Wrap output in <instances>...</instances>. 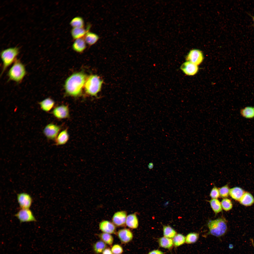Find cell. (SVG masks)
<instances>
[{
    "label": "cell",
    "mask_w": 254,
    "mask_h": 254,
    "mask_svg": "<svg viewBox=\"0 0 254 254\" xmlns=\"http://www.w3.org/2000/svg\"><path fill=\"white\" fill-rule=\"evenodd\" d=\"M87 77L82 72L75 73L66 80L64 88L66 95L74 97H77L82 95Z\"/></svg>",
    "instance_id": "cell-1"
},
{
    "label": "cell",
    "mask_w": 254,
    "mask_h": 254,
    "mask_svg": "<svg viewBox=\"0 0 254 254\" xmlns=\"http://www.w3.org/2000/svg\"><path fill=\"white\" fill-rule=\"evenodd\" d=\"M103 83V80L98 75H89L87 77L84 86L86 93L91 96H97L101 90Z\"/></svg>",
    "instance_id": "cell-2"
},
{
    "label": "cell",
    "mask_w": 254,
    "mask_h": 254,
    "mask_svg": "<svg viewBox=\"0 0 254 254\" xmlns=\"http://www.w3.org/2000/svg\"><path fill=\"white\" fill-rule=\"evenodd\" d=\"M26 74L24 65L16 59L9 70L8 76L9 80L17 83H21Z\"/></svg>",
    "instance_id": "cell-3"
},
{
    "label": "cell",
    "mask_w": 254,
    "mask_h": 254,
    "mask_svg": "<svg viewBox=\"0 0 254 254\" xmlns=\"http://www.w3.org/2000/svg\"><path fill=\"white\" fill-rule=\"evenodd\" d=\"M19 53V49L17 47L8 48L1 52L0 56L3 65L1 75L9 66L14 62Z\"/></svg>",
    "instance_id": "cell-4"
},
{
    "label": "cell",
    "mask_w": 254,
    "mask_h": 254,
    "mask_svg": "<svg viewBox=\"0 0 254 254\" xmlns=\"http://www.w3.org/2000/svg\"><path fill=\"white\" fill-rule=\"evenodd\" d=\"M207 225L210 233L216 237H220L224 235L227 229L226 220L222 217L209 221Z\"/></svg>",
    "instance_id": "cell-5"
},
{
    "label": "cell",
    "mask_w": 254,
    "mask_h": 254,
    "mask_svg": "<svg viewBox=\"0 0 254 254\" xmlns=\"http://www.w3.org/2000/svg\"><path fill=\"white\" fill-rule=\"evenodd\" d=\"M62 127L60 125L51 123L47 124L44 128V134L48 139L50 140L55 139L60 131Z\"/></svg>",
    "instance_id": "cell-6"
},
{
    "label": "cell",
    "mask_w": 254,
    "mask_h": 254,
    "mask_svg": "<svg viewBox=\"0 0 254 254\" xmlns=\"http://www.w3.org/2000/svg\"><path fill=\"white\" fill-rule=\"evenodd\" d=\"M52 113L55 118L59 119H69L70 117L68 106L65 104H62L55 107Z\"/></svg>",
    "instance_id": "cell-7"
},
{
    "label": "cell",
    "mask_w": 254,
    "mask_h": 254,
    "mask_svg": "<svg viewBox=\"0 0 254 254\" xmlns=\"http://www.w3.org/2000/svg\"><path fill=\"white\" fill-rule=\"evenodd\" d=\"M15 216L20 223L36 221L32 211L29 209H21Z\"/></svg>",
    "instance_id": "cell-8"
},
{
    "label": "cell",
    "mask_w": 254,
    "mask_h": 254,
    "mask_svg": "<svg viewBox=\"0 0 254 254\" xmlns=\"http://www.w3.org/2000/svg\"><path fill=\"white\" fill-rule=\"evenodd\" d=\"M127 213L125 211H117L114 213L112 218V222L116 226L124 227L126 226Z\"/></svg>",
    "instance_id": "cell-9"
},
{
    "label": "cell",
    "mask_w": 254,
    "mask_h": 254,
    "mask_svg": "<svg viewBox=\"0 0 254 254\" xmlns=\"http://www.w3.org/2000/svg\"><path fill=\"white\" fill-rule=\"evenodd\" d=\"M186 58L187 61L197 65L202 62L203 56V53L201 51L194 49L190 51L187 56Z\"/></svg>",
    "instance_id": "cell-10"
},
{
    "label": "cell",
    "mask_w": 254,
    "mask_h": 254,
    "mask_svg": "<svg viewBox=\"0 0 254 254\" xmlns=\"http://www.w3.org/2000/svg\"><path fill=\"white\" fill-rule=\"evenodd\" d=\"M17 199L21 209H29L32 202L31 196L27 193L23 192L17 195Z\"/></svg>",
    "instance_id": "cell-11"
},
{
    "label": "cell",
    "mask_w": 254,
    "mask_h": 254,
    "mask_svg": "<svg viewBox=\"0 0 254 254\" xmlns=\"http://www.w3.org/2000/svg\"><path fill=\"white\" fill-rule=\"evenodd\" d=\"M116 234L120 242L123 244L129 243L132 240L133 238V235L131 231L126 228L119 230L117 232Z\"/></svg>",
    "instance_id": "cell-12"
},
{
    "label": "cell",
    "mask_w": 254,
    "mask_h": 254,
    "mask_svg": "<svg viewBox=\"0 0 254 254\" xmlns=\"http://www.w3.org/2000/svg\"><path fill=\"white\" fill-rule=\"evenodd\" d=\"M116 226L112 222L107 220L101 221L99 224V229L102 232L111 234H116Z\"/></svg>",
    "instance_id": "cell-13"
},
{
    "label": "cell",
    "mask_w": 254,
    "mask_h": 254,
    "mask_svg": "<svg viewBox=\"0 0 254 254\" xmlns=\"http://www.w3.org/2000/svg\"><path fill=\"white\" fill-rule=\"evenodd\" d=\"M181 69L186 75H193L198 72V67L197 65L187 61L182 64L181 67Z\"/></svg>",
    "instance_id": "cell-14"
},
{
    "label": "cell",
    "mask_w": 254,
    "mask_h": 254,
    "mask_svg": "<svg viewBox=\"0 0 254 254\" xmlns=\"http://www.w3.org/2000/svg\"><path fill=\"white\" fill-rule=\"evenodd\" d=\"M69 135L67 128L61 131L55 139V145L60 146L65 144L68 141Z\"/></svg>",
    "instance_id": "cell-15"
},
{
    "label": "cell",
    "mask_w": 254,
    "mask_h": 254,
    "mask_svg": "<svg viewBox=\"0 0 254 254\" xmlns=\"http://www.w3.org/2000/svg\"><path fill=\"white\" fill-rule=\"evenodd\" d=\"M91 27L90 24H88L87 26V31L84 37L86 43L90 46L95 44L99 38V36L97 34L89 31Z\"/></svg>",
    "instance_id": "cell-16"
},
{
    "label": "cell",
    "mask_w": 254,
    "mask_h": 254,
    "mask_svg": "<svg viewBox=\"0 0 254 254\" xmlns=\"http://www.w3.org/2000/svg\"><path fill=\"white\" fill-rule=\"evenodd\" d=\"M139 224L138 219L135 213L127 215L126 221V226L131 229H135L138 227Z\"/></svg>",
    "instance_id": "cell-17"
},
{
    "label": "cell",
    "mask_w": 254,
    "mask_h": 254,
    "mask_svg": "<svg viewBox=\"0 0 254 254\" xmlns=\"http://www.w3.org/2000/svg\"><path fill=\"white\" fill-rule=\"evenodd\" d=\"M72 46V48L75 52L79 53L83 52L86 49V43L84 37L75 40Z\"/></svg>",
    "instance_id": "cell-18"
},
{
    "label": "cell",
    "mask_w": 254,
    "mask_h": 254,
    "mask_svg": "<svg viewBox=\"0 0 254 254\" xmlns=\"http://www.w3.org/2000/svg\"><path fill=\"white\" fill-rule=\"evenodd\" d=\"M39 104L41 109L46 112L51 111L54 107L55 101L50 98H47L40 101Z\"/></svg>",
    "instance_id": "cell-19"
},
{
    "label": "cell",
    "mask_w": 254,
    "mask_h": 254,
    "mask_svg": "<svg viewBox=\"0 0 254 254\" xmlns=\"http://www.w3.org/2000/svg\"><path fill=\"white\" fill-rule=\"evenodd\" d=\"M88 29V27L86 29L84 28H73L71 31V36L74 40L84 37L86 34Z\"/></svg>",
    "instance_id": "cell-20"
},
{
    "label": "cell",
    "mask_w": 254,
    "mask_h": 254,
    "mask_svg": "<svg viewBox=\"0 0 254 254\" xmlns=\"http://www.w3.org/2000/svg\"><path fill=\"white\" fill-rule=\"evenodd\" d=\"M244 193V190L242 188L235 187L230 189L229 195L234 199L239 201Z\"/></svg>",
    "instance_id": "cell-21"
},
{
    "label": "cell",
    "mask_w": 254,
    "mask_h": 254,
    "mask_svg": "<svg viewBox=\"0 0 254 254\" xmlns=\"http://www.w3.org/2000/svg\"><path fill=\"white\" fill-rule=\"evenodd\" d=\"M240 203L245 206L251 205L254 202V198L252 195L248 192H244L239 200Z\"/></svg>",
    "instance_id": "cell-22"
},
{
    "label": "cell",
    "mask_w": 254,
    "mask_h": 254,
    "mask_svg": "<svg viewBox=\"0 0 254 254\" xmlns=\"http://www.w3.org/2000/svg\"><path fill=\"white\" fill-rule=\"evenodd\" d=\"M158 242L160 247L169 249L171 248L173 245V241L172 239L165 237L160 238L158 240Z\"/></svg>",
    "instance_id": "cell-23"
},
{
    "label": "cell",
    "mask_w": 254,
    "mask_h": 254,
    "mask_svg": "<svg viewBox=\"0 0 254 254\" xmlns=\"http://www.w3.org/2000/svg\"><path fill=\"white\" fill-rule=\"evenodd\" d=\"M94 252L96 254H102L107 248V244L101 240L98 241L94 243L93 246Z\"/></svg>",
    "instance_id": "cell-24"
},
{
    "label": "cell",
    "mask_w": 254,
    "mask_h": 254,
    "mask_svg": "<svg viewBox=\"0 0 254 254\" xmlns=\"http://www.w3.org/2000/svg\"><path fill=\"white\" fill-rule=\"evenodd\" d=\"M99 237L107 245L111 246L114 242V238L111 234L102 232L98 234Z\"/></svg>",
    "instance_id": "cell-25"
},
{
    "label": "cell",
    "mask_w": 254,
    "mask_h": 254,
    "mask_svg": "<svg viewBox=\"0 0 254 254\" xmlns=\"http://www.w3.org/2000/svg\"><path fill=\"white\" fill-rule=\"evenodd\" d=\"M70 24L73 28H83L84 22L82 17L77 16L74 17L71 20Z\"/></svg>",
    "instance_id": "cell-26"
},
{
    "label": "cell",
    "mask_w": 254,
    "mask_h": 254,
    "mask_svg": "<svg viewBox=\"0 0 254 254\" xmlns=\"http://www.w3.org/2000/svg\"><path fill=\"white\" fill-rule=\"evenodd\" d=\"M209 202L212 209L215 214L222 211L221 202L217 199H212Z\"/></svg>",
    "instance_id": "cell-27"
},
{
    "label": "cell",
    "mask_w": 254,
    "mask_h": 254,
    "mask_svg": "<svg viewBox=\"0 0 254 254\" xmlns=\"http://www.w3.org/2000/svg\"><path fill=\"white\" fill-rule=\"evenodd\" d=\"M163 232L164 237L169 238H173L176 234L175 231L169 226H163Z\"/></svg>",
    "instance_id": "cell-28"
},
{
    "label": "cell",
    "mask_w": 254,
    "mask_h": 254,
    "mask_svg": "<svg viewBox=\"0 0 254 254\" xmlns=\"http://www.w3.org/2000/svg\"><path fill=\"white\" fill-rule=\"evenodd\" d=\"M185 237L183 235L180 234H176L173 238V244L175 247L179 246L185 243Z\"/></svg>",
    "instance_id": "cell-29"
},
{
    "label": "cell",
    "mask_w": 254,
    "mask_h": 254,
    "mask_svg": "<svg viewBox=\"0 0 254 254\" xmlns=\"http://www.w3.org/2000/svg\"><path fill=\"white\" fill-rule=\"evenodd\" d=\"M241 115L247 118H252L254 117V107H247L242 109L241 111Z\"/></svg>",
    "instance_id": "cell-30"
},
{
    "label": "cell",
    "mask_w": 254,
    "mask_h": 254,
    "mask_svg": "<svg viewBox=\"0 0 254 254\" xmlns=\"http://www.w3.org/2000/svg\"><path fill=\"white\" fill-rule=\"evenodd\" d=\"M199 237V234L196 233H191L188 234L185 237V242L187 244H191L196 242Z\"/></svg>",
    "instance_id": "cell-31"
},
{
    "label": "cell",
    "mask_w": 254,
    "mask_h": 254,
    "mask_svg": "<svg viewBox=\"0 0 254 254\" xmlns=\"http://www.w3.org/2000/svg\"><path fill=\"white\" fill-rule=\"evenodd\" d=\"M221 204L222 208L225 211H227L230 210L233 207L232 204L229 199L225 198L222 200Z\"/></svg>",
    "instance_id": "cell-32"
},
{
    "label": "cell",
    "mask_w": 254,
    "mask_h": 254,
    "mask_svg": "<svg viewBox=\"0 0 254 254\" xmlns=\"http://www.w3.org/2000/svg\"><path fill=\"white\" fill-rule=\"evenodd\" d=\"M230 189L227 184L219 189L220 195L222 198H226L229 196Z\"/></svg>",
    "instance_id": "cell-33"
},
{
    "label": "cell",
    "mask_w": 254,
    "mask_h": 254,
    "mask_svg": "<svg viewBox=\"0 0 254 254\" xmlns=\"http://www.w3.org/2000/svg\"><path fill=\"white\" fill-rule=\"evenodd\" d=\"M111 249L113 254H122L123 252V247L118 244L113 245Z\"/></svg>",
    "instance_id": "cell-34"
},
{
    "label": "cell",
    "mask_w": 254,
    "mask_h": 254,
    "mask_svg": "<svg viewBox=\"0 0 254 254\" xmlns=\"http://www.w3.org/2000/svg\"><path fill=\"white\" fill-rule=\"evenodd\" d=\"M219 189L215 186H214L211 190L210 194V196L212 199H217L220 196Z\"/></svg>",
    "instance_id": "cell-35"
},
{
    "label": "cell",
    "mask_w": 254,
    "mask_h": 254,
    "mask_svg": "<svg viewBox=\"0 0 254 254\" xmlns=\"http://www.w3.org/2000/svg\"><path fill=\"white\" fill-rule=\"evenodd\" d=\"M163 253L158 250H155L149 252L147 254H163Z\"/></svg>",
    "instance_id": "cell-36"
},
{
    "label": "cell",
    "mask_w": 254,
    "mask_h": 254,
    "mask_svg": "<svg viewBox=\"0 0 254 254\" xmlns=\"http://www.w3.org/2000/svg\"><path fill=\"white\" fill-rule=\"evenodd\" d=\"M102 254H113L111 249L109 248H107L103 251Z\"/></svg>",
    "instance_id": "cell-37"
},
{
    "label": "cell",
    "mask_w": 254,
    "mask_h": 254,
    "mask_svg": "<svg viewBox=\"0 0 254 254\" xmlns=\"http://www.w3.org/2000/svg\"><path fill=\"white\" fill-rule=\"evenodd\" d=\"M153 163L151 162L149 163L148 165V168L150 170L152 169L153 168Z\"/></svg>",
    "instance_id": "cell-38"
},
{
    "label": "cell",
    "mask_w": 254,
    "mask_h": 254,
    "mask_svg": "<svg viewBox=\"0 0 254 254\" xmlns=\"http://www.w3.org/2000/svg\"></svg>",
    "instance_id": "cell-39"
}]
</instances>
